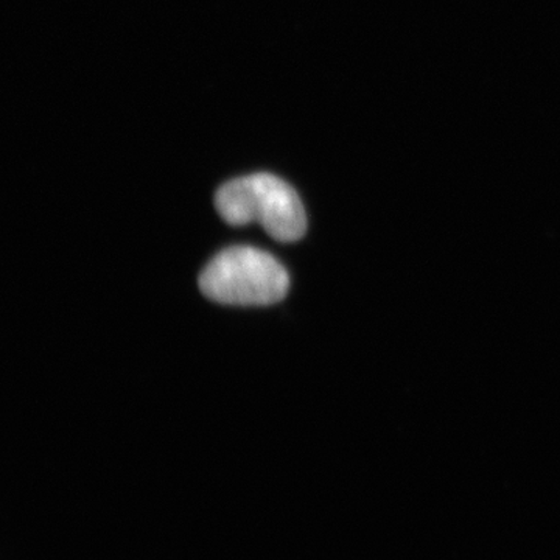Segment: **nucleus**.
Segmentation results:
<instances>
[{
	"label": "nucleus",
	"instance_id": "f257e3e1",
	"mask_svg": "<svg viewBox=\"0 0 560 560\" xmlns=\"http://www.w3.org/2000/svg\"><path fill=\"white\" fill-rule=\"evenodd\" d=\"M215 208L232 226L259 223L278 242H298L307 232L300 195L270 173H254L223 184L215 195Z\"/></svg>",
	"mask_w": 560,
	"mask_h": 560
},
{
	"label": "nucleus",
	"instance_id": "f03ea898",
	"mask_svg": "<svg viewBox=\"0 0 560 560\" xmlns=\"http://www.w3.org/2000/svg\"><path fill=\"white\" fill-rule=\"evenodd\" d=\"M198 283L201 293L219 304L265 307L287 296L290 276L267 250L234 246L206 265Z\"/></svg>",
	"mask_w": 560,
	"mask_h": 560
}]
</instances>
